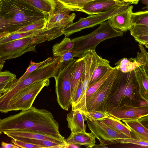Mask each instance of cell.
<instances>
[{
    "label": "cell",
    "instance_id": "1",
    "mask_svg": "<svg viewBox=\"0 0 148 148\" xmlns=\"http://www.w3.org/2000/svg\"><path fill=\"white\" fill-rule=\"evenodd\" d=\"M23 130L62 137L59 125L52 113L32 106L30 108L0 120V133Z\"/></svg>",
    "mask_w": 148,
    "mask_h": 148
},
{
    "label": "cell",
    "instance_id": "2",
    "mask_svg": "<svg viewBox=\"0 0 148 148\" xmlns=\"http://www.w3.org/2000/svg\"><path fill=\"white\" fill-rule=\"evenodd\" d=\"M48 15L33 6L14 0H0V32H15L46 18Z\"/></svg>",
    "mask_w": 148,
    "mask_h": 148
},
{
    "label": "cell",
    "instance_id": "3",
    "mask_svg": "<svg viewBox=\"0 0 148 148\" xmlns=\"http://www.w3.org/2000/svg\"><path fill=\"white\" fill-rule=\"evenodd\" d=\"M147 104L140 96L134 71L123 73L119 71L116 88L110 106H137Z\"/></svg>",
    "mask_w": 148,
    "mask_h": 148
},
{
    "label": "cell",
    "instance_id": "4",
    "mask_svg": "<svg viewBox=\"0 0 148 148\" xmlns=\"http://www.w3.org/2000/svg\"><path fill=\"white\" fill-rule=\"evenodd\" d=\"M60 56H54L51 61L41 66L25 77L16 82L0 96V110L21 90L36 82L54 77L59 66Z\"/></svg>",
    "mask_w": 148,
    "mask_h": 148
},
{
    "label": "cell",
    "instance_id": "5",
    "mask_svg": "<svg viewBox=\"0 0 148 148\" xmlns=\"http://www.w3.org/2000/svg\"><path fill=\"white\" fill-rule=\"evenodd\" d=\"M99 27L92 32L72 39L74 42L72 51L76 52L78 57L90 50H95L97 45L107 39L123 36V32L116 29L109 24L108 20L100 24Z\"/></svg>",
    "mask_w": 148,
    "mask_h": 148
},
{
    "label": "cell",
    "instance_id": "6",
    "mask_svg": "<svg viewBox=\"0 0 148 148\" xmlns=\"http://www.w3.org/2000/svg\"><path fill=\"white\" fill-rule=\"evenodd\" d=\"M76 60L60 62L53 77L57 102L62 109L67 111L72 105L71 77Z\"/></svg>",
    "mask_w": 148,
    "mask_h": 148
},
{
    "label": "cell",
    "instance_id": "7",
    "mask_svg": "<svg viewBox=\"0 0 148 148\" xmlns=\"http://www.w3.org/2000/svg\"><path fill=\"white\" fill-rule=\"evenodd\" d=\"M119 71L114 67L108 78L86 102L88 112L93 110L107 112L116 90Z\"/></svg>",
    "mask_w": 148,
    "mask_h": 148
},
{
    "label": "cell",
    "instance_id": "8",
    "mask_svg": "<svg viewBox=\"0 0 148 148\" xmlns=\"http://www.w3.org/2000/svg\"><path fill=\"white\" fill-rule=\"evenodd\" d=\"M51 36H32L13 40L0 45V58L6 60L15 58L28 52H36L39 44L54 39Z\"/></svg>",
    "mask_w": 148,
    "mask_h": 148
},
{
    "label": "cell",
    "instance_id": "9",
    "mask_svg": "<svg viewBox=\"0 0 148 148\" xmlns=\"http://www.w3.org/2000/svg\"><path fill=\"white\" fill-rule=\"evenodd\" d=\"M49 84V79H47L29 86L11 99L0 110V112L6 113L11 111H22L30 108L38 95L44 87L48 86Z\"/></svg>",
    "mask_w": 148,
    "mask_h": 148
},
{
    "label": "cell",
    "instance_id": "10",
    "mask_svg": "<svg viewBox=\"0 0 148 148\" xmlns=\"http://www.w3.org/2000/svg\"><path fill=\"white\" fill-rule=\"evenodd\" d=\"M131 4L123 2L101 13L90 15L84 18H80L77 22L65 27L62 33L65 37L86 28L92 27L108 20L111 17L124 10Z\"/></svg>",
    "mask_w": 148,
    "mask_h": 148
},
{
    "label": "cell",
    "instance_id": "11",
    "mask_svg": "<svg viewBox=\"0 0 148 148\" xmlns=\"http://www.w3.org/2000/svg\"><path fill=\"white\" fill-rule=\"evenodd\" d=\"M88 126L100 143L104 145L120 143L123 139L131 138L101 121L87 120Z\"/></svg>",
    "mask_w": 148,
    "mask_h": 148
},
{
    "label": "cell",
    "instance_id": "12",
    "mask_svg": "<svg viewBox=\"0 0 148 148\" xmlns=\"http://www.w3.org/2000/svg\"><path fill=\"white\" fill-rule=\"evenodd\" d=\"M98 55L95 50H90L85 53L82 56L84 63V68L81 79V94L76 103L77 106L79 107L83 108L86 106V92L95 68Z\"/></svg>",
    "mask_w": 148,
    "mask_h": 148
},
{
    "label": "cell",
    "instance_id": "13",
    "mask_svg": "<svg viewBox=\"0 0 148 148\" xmlns=\"http://www.w3.org/2000/svg\"><path fill=\"white\" fill-rule=\"evenodd\" d=\"M71 10L63 4L56 1L55 9L48 15L46 29L49 30L55 28L64 29L73 23L76 15L69 13Z\"/></svg>",
    "mask_w": 148,
    "mask_h": 148
},
{
    "label": "cell",
    "instance_id": "14",
    "mask_svg": "<svg viewBox=\"0 0 148 148\" xmlns=\"http://www.w3.org/2000/svg\"><path fill=\"white\" fill-rule=\"evenodd\" d=\"M107 112L110 116L118 120L138 119L148 114V104L137 106L123 105L109 107Z\"/></svg>",
    "mask_w": 148,
    "mask_h": 148
},
{
    "label": "cell",
    "instance_id": "15",
    "mask_svg": "<svg viewBox=\"0 0 148 148\" xmlns=\"http://www.w3.org/2000/svg\"><path fill=\"white\" fill-rule=\"evenodd\" d=\"M3 133L11 139L19 140L22 139L28 138L45 140L68 145L66 142V140L63 136H56L30 131L23 130L7 131L4 132Z\"/></svg>",
    "mask_w": 148,
    "mask_h": 148
},
{
    "label": "cell",
    "instance_id": "16",
    "mask_svg": "<svg viewBox=\"0 0 148 148\" xmlns=\"http://www.w3.org/2000/svg\"><path fill=\"white\" fill-rule=\"evenodd\" d=\"M133 6L130 5L124 10L115 15L108 20L114 29L122 32L130 30L133 25L131 18Z\"/></svg>",
    "mask_w": 148,
    "mask_h": 148
},
{
    "label": "cell",
    "instance_id": "17",
    "mask_svg": "<svg viewBox=\"0 0 148 148\" xmlns=\"http://www.w3.org/2000/svg\"><path fill=\"white\" fill-rule=\"evenodd\" d=\"M123 2L117 0H96L86 4L81 12L90 15L97 14L105 12Z\"/></svg>",
    "mask_w": 148,
    "mask_h": 148
},
{
    "label": "cell",
    "instance_id": "18",
    "mask_svg": "<svg viewBox=\"0 0 148 148\" xmlns=\"http://www.w3.org/2000/svg\"><path fill=\"white\" fill-rule=\"evenodd\" d=\"M66 120L71 133L86 132V125L84 121L87 119L79 110H71L67 114Z\"/></svg>",
    "mask_w": 148,
    "mask_h": 148
},
{
    "label": "cell",
    "instance_id": "19",
    "mask_svg": "<svg viewBox=\"0 0 148 148\" xmlns=\"http://www.w3.org/2000/svg\"><path fill=\"white\" fill-rule=\"evenodd\" d=\"M95 137L91 133H71L66 139L69 146L71 145H84L87 148H92L95 145Z\"/></svg>",
    "mask_w": 148,
    "mask_h": 148
},
{
    "label": "cell",
    "instance_id": "20",
    "mask_svg": "<svg viewBox=\"0 0 148 148\" xmlns=\"http://www.w3.org/2000/svg\"><path fill=\"white\" fill-rule=\"evenodd\" d=\"M121 121L128 127L136 139L148 142V129L142 125L137 119Z\"/></svg>",
    "mask_w": 148,
    "mask_h": 148
},
{
    "label": "cell",
    "instance_id": "21",
    "mask_svg": "<svg viewBox=\"0 0 148 148\" xmlns=\"http://www.w3.org/2000/svg\"><path fill=\"white\" fill-rule=\"evenodd\" d=\"M138 85L141 99L148 104V79L144 69V65L137 67L134 70Z\"/></svg>",
    "mask_w": 148,
    "mask_h": 148
},
{
    "label": "cell",
    "instance_id": "22",
    "mask_svg": "<svg viewBox=\"0 0 148 148\" xmlns=\"http://www.w3.org/2000/svg\"><path fill=\"white\" fill-rule=\"evenodd\" d=\"M109 63L110 62L108 60L103 59L98 55L96 65L89 86L99 80L113 68Z\"/></svg>",
    "mask_w": 148,
    "mask_h": 148
},
{
    "label": "cell",
    "instance_id": "23",
    "mask_svg": "<svg viewBox=\"0 0 148 148\" xmlns=\"http://www.w3.org/2000/svg\"><path fill=\"white\" fill-rule=\"evenodd\" d=\"M84 68L82 57L76 60L71 77L72 100L74 97L81 79Z\"/></svg>",
    "mask_w": 148,
    "mask_h": 148
},
{
    "label": "cell",
    "instance_id": "24",
    "mask_svg": "<svg viewBox=\"0 0 148 148\" xmlns=\"http://www.w3.org/2000/svg\"><path fill=\"white\" fill-rule=\"evenodd\" d=\"M14 0L29 4L48 15L54 10L56 5V1L55 0Z\"/></svg>",
    "mask_w": 148,
    "mask_h": 148
},
{
    "label": "cell",
    "instance_id": "25",
    "mask_svg": "<svg viewBox=\"0 0 148 148\" xmlns=\"http://www.w3.org/2000/svg\"><path fill=\"white\" fill-rule=\"evenodd\" d=\"M17 80L16 75L10 71H0V96L6 92Z\"/></svg>",
    "mask_w": 148,
    "mask_h": 148
},
{
    "label": "cell",
    "instance_id": "26",
    "mask_svg": "<svg viewBox=\"0 0 148 148\" xmlns=\"http://www.w3.org/2000/svg\"><path fill=\"white\" fill-rule=\"evenodd\" d=\"M116 68L123 73H127L134 71L137 67L143 65L136 58L127 59L123 58L115 64Z\"/></svg>",
    "mask_w": 148,
    "mask_h": 148
},
{
    "label": "cell",
    "instance_id": "27",
    "mask_svg": "<svg viewBox=\"0 0 148 148\" xmlns=\"http://www.w3.org/2000/svg\"><path fill=\"white\" fill-rule=\"evenodd\" d=\"M74 45V42L72 39L65 37L59 43L55 44L53 47L52 53L53 56H61L65 53L72 51Z\"/></svg>",
    "mask_w": 148,
    "mask_h": 148
},
{
    "label": "cell",
    "instance_id": "28",
    "mask_svg": "<svg viewBox=\"0 0 148 148\" xmlns=\"http://www.w3.org/2000/svg\"><path fill=\"white\" fill-rule=\"evenodd\" d=\"M47 30V29L45 28L43 29L32 31L24 32L12 33L6 37L0 39V44L29 37L44 36L43 32Z\"/></svg>",
    "mask_w": 148,
    "mask_h": 148
},
{
    "label": "cell",
    "instance_id": "29",
    "mask_svg": "<svg viewBox=\"0 0 148 148\" xmlns=\"http://www.w3.org/2000/svg\"><path fill=\"white\" fill-rule=\"evenodd\" d=\"M103 121L106 124L116 131L125 134L131 138H134L132 137L131 132L128 127L120 120L110 116L103 120Z\"/></svg>",
    "mask_w": 148,
    "mask_h": 148
},
{
    "label": "cell",
    "instance_id": "30",
    "mask_svg": "<svg viewBox=\"0 0 148 148\" xmlns=\"http://www.w3.org/2000/svg\"><path fill=\"white\" fill-rule=\"evenodd\" d=\"M20 140L38 145L42 148H66L69 147L68 145L58 143L48 140H39L28 138L22 139Z\"/></svg>",
    "mask_w": 148,
    "mask_h": 148
},
{
    "label": "cell",
    "instance_id": "31",
    "mask_svg": "<svg viewBox=\"0 0 148 148\" xmlns=\"http://www.w3.org/2000/svg\"><path fill=\"white\" fill-rule=\"evenodd\" d=\"M63 4L71 11H81L87 3L96 0H55Z\"/></svg>",
    "mask_w": 148,
    "mask_h": 148
},
{
    "label": "cell",
    "instance_id": "32",
    "mask_svg": "<svg viewBox=\"0 0 148 148\" xmlns=\"http://www.w3.org/2000/svg\"><path fill=\"white\" fill-rule=\"evenodd\" d=\"M114 67L108 71L99 80L89 86L86 90V102L92 96L95 92L101 86L111 74Z\"/></svg>",
    "mask_w": 148,
    "mask_h": 148
},
{
    "label": "cell",
    "instance_id": "33",
    "mask_svg": "<svg viewBox=\"0 0 148 148\" xmlns=\"http://www.w3.org/2000/svg\"><path fill=\"white\" fill-rule=\"evenodd\" d=\"M133 26L136 25H143L148 26V10L133 12L131 18Z\"/></svg>",
    "mask_w": 148,
    "mask_h": 148
},
{
    "label": "cell",
    "instance_id": "34",
    "mask_svg": "<svg viewBox=\"0 0 148 148\" xmlns=\"http://www.w3.org/2000/svg\"><path fill=\"white\" fill-rule=\"evenodd\" d=\"M47 18L38 22L31 24L15 32H24L44 29L46 27L47 24Z\"/></svg>",
    "mask_w": 148,
    "mask_h": 148
},
{
    "label": "cell",
    "instance_id": "35",
    "mask_svg": "<svg viewBox=\"0 0 148 148\" xmlns=\"http://www.w3.org/2000/svg\"><path fill=\"white\" fill-rule=\"evenodd\" d=\"M140 52L137 53L136 57V60L144 65V69L148 79V52H147L143 45L139 43Z\"/></svg>",
    "mask_w": 148,
    "mask_h": 148
},
{
    "label": "cell",
    "instance_id": "36",
    "mask_svg": "<svg viewBox=\"0 0 148 148\" xmlns=\"http://www.w3.org/2000/svg\"><path fill=\"white\" fill-rule=\"evenodd\" d=\"M84 116L87 120L95 121L103 120L110 116L106 112L97 110L89 112Z\"/></svg>",
    "mask_w": 148,
    "mask_h": 148
},
{
    "label": "cell",
    "instance_id": "37",
    "mask_svg": "<svg viewBox=\"0 0 148 148\" xmlns=\"http://www.w3.org/2000/svg\"><path fill=\"white\" fill-rule=\"evenodd\" d=\"M54 56L52 57H49L47 58L44 61L40 62H35L31 61L29 66L27 68L26 71L24 74L17 81H19L28 75L32 72L37 69L41 66L51 61L54 58Z\"/></svg>",
    "mask_w": 148,
    "mask_h": 148
},
{
    "label": "cell",
    "instance_id": "38",
    "mask_svg": "<svg viewBox=\"0 0 148 148\" xmlns=\"http://www.w3.org/2000/svg\"><path fill=\"white\" fill-rule=\"evenodd\" d=\"M130 34L133 36H148V26L143 25H133L130 30Z\"/></svg>",
    "mask_w": 148,
    "mask_h": 148
},
{
    "label": "cell",
    "instance_id": "39",
    "mask_svg": "<svg viewBox=\"0 0 148 148\" xmlns=\"http://www.w3.org/2000/svg\"><path fill=\"white\" fill-rule=\"evenodd\" d=\"M11 142L20 148H42L41 146L38 145L17 140L12 139Z\"/></svg>",
    "mask_w": 148,
    "mask_h": 148
},
{
    "label": "cell",
    "instance_id": "40",
    "mask_svg": "<svg viewBox=\"0 0 148 148\" xmlns=\"http://www.w3.org/2000/svg\"><path fill=\"white\" fill-rule=\"evenodd\" d=\"M120 143L122 144H133L143 147H148V142L139 140L133 138L122 140Z\"/></svg>",
    "mask_w": 148,
    "mask_h": 148
},
{
    "label": "cell",
    "instance_id": "41",
    "mask_svg": "<svg viewBox=\"0 0 148 148\" xmlns=\"http://www.w3.org/2000/svg\"><path fill=\"white\" fill-rule=\"evenodd\" d=\"M74 57H78L77 54L72 51L66 52L60 56V62H67L73 60Z\"/></svg>",
    "mask_w": 148,
    "mask_h": 148
},
{
    "label": "cell",
    "instance_id": "42",
    "mask_svg": "<svg viewBox=\"0 0 148 148\" xmlns=\"http://www.w3.org/2000/svg\"><path fill=\"white\" fill-rule=\"evenodd\" d=\"M82 82L81 79L79 82L75 95L72 100V108L73 107L76 105L81 96L82 90Z\"/></svg>",
    "mask_w": 148,
    "mask_h": 148
},
{
    "label": "cell",
    "instance_id": "43",
    "mask_svg": "<svg viewBox=\"0 0 148 148\" xmlns=\"http://www.w3.org/2000/svg\"><path fill=\"white\" fill-rule=\"evenodd\" d=\"M135 40L139 43L148 48V36L145 35L133 37Z\"/></svg>",
    "mask_w": 148,
    "mask_h": 148
},
{
    "label": "cell",
    "instance_id": "44",
    "mask_svg": "<svg viewBox=\"0 0 148 148\" xmlns=\"http://www.w3.org/2000/svg\"><path fill=\"white\" fill-rule=\"evenodd\" d=\"M137 119L142 125L148 129V114Z\"/></svg>",
    "mask_w": 148,
    "mask_h": 148
},
{
    "label": "cell",
    "instance_id": "45",
    "mask_svg": "<svg viewBox=\"0 0 148 148\" xmlns=\"http://www.w3.org/2000/svg\"><path fill=\"white\" fill-rule=\"evenodd\" d=\"M2 147L3 148H19L18 146L14 144L10 143H7L2 141L1 143Z\"/></svg>",
    "mask_w": 148,
    "mask_h": 148
},
{
    "label": "cell",
    "instance_id": "46",
    "mask_svg": "<svg viewBox=\"0 0 148 148\" xmlns=\"http://www.w3.org/2000/svg\"><path fill=\"white\" fill-rule=\"evenodd\" d=\"M120 1H122L126 2L129 3L131 4H137L140 0H117Z\"/></svg>",
    "mask_w": 148,
    "mask_h": 148
},
{
    "label": "cell",
    "instance_id": "47",
    "mask_svg": "<svg viewBox=\"0 0 148 148\" xmlns=\"http://www.w3.org/2000/svg\"><path fill=\"white\" fill-rule=\"evenodd\" d=\"M10 34L8 32H0V39L9 36Z\"/></svg>",
    "mask_w": 148,
    "mask_h": 148
},
{
    "label": "cell",
    "instance_id": "48",
    "mask_svg": "<svg viewBox=\"0 0 148 148\" xmlns=\"http://www.w3.org/2000/svg\"><path fill=\"white\" fill-rule=\"evenodd\" d=\"M141 1L143 4L146 5L143 9H147L146 10H148V0H141Z\"/></svg>",
    "mask_w": 148,
    "mask_h": 148
},
{
    "label": "cell",
    "instance_id": "49",
    "mask_svg": "<svg viewBox=\"0 0 148 148\" xmlns=\"http://www.w3.org/2000/svg\"><path fill=\"white\" fill-rule=\"evenodd\" d=\"M5 61V60L1 58H0V71H1V70L4 66V63Z\"/></svg>",
    "mask_w": 148,
    "mask_h": 148
},
{
    "label": "cell",
    "instance_id": "50",
    "mask_svg": "<svg viewBox=\"0 0 148 148\" xmlns=\"http://www.w3.org/2000/svg\"><path fill=\"white\" fill-rule=\"evenodd\" d=\"M93 147L94 148H107L108 147L106 146L105 145H104L101 144L100 143V144L99 145H95Z\"/></svg>",
    "mask_w": 148,
    "mask_h": 148
}]
</instances>
